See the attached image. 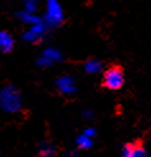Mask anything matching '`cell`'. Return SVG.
Instances as JSON below:
<instances>
[{
    "label": "cell",
    "mask_w": 151,
    "mask_h": 157,
    "mask_svg": "<svg viewBox=\"0 0 151 157\" xmlns=\"http://www.w3.org/2000/svg\"><path fill=\"white\" fill-rule=\"evenodd\" d=\"M0 107L5 112L14 113L22 108V95L13 85H5L0 90Z\"/></svg>",
    "instance_id": "1"
},
{
    "label": "cell",
    "mask_w": 151,
    "mask_h": 157,
    "mask_svg": "<svg viewBox=\"0 0 151 157\" xmlns=\"http://www.w3.org/2000/svg\"><path fill=\"white\" fill-rule=\"evenodd\" d=\"M64 18V13L58 0H48L46 2V13H45L44 23L46 27H58L60 26Z\"/></svg>",
    "instance_id": "2"
},
{
    "label": "cell",
    "mask_w": 151,
    "mask_h": 157,
    "mask_svg": "<svg viewBox=\"0 0 151 157\" xmlns=\"http://www.w3.org/2000/svg\"><path fill=\"white\" fill-rule=\"evenodd\" d=\"M124 84V72L120 67L113 66L108 68L102 76V85L109 90H118Z\"/></svg>",
    "instance_id": "3"
},
{
    "label": "cell",
    "mask_w": 151,
    "mask_h": 157,
    "mask_svg": "<svg viewBox=\"0 0 151 157\" xmlns=\"http://www.w3.org/2000/svg\"><path fill=\"white\" fill-rule=\"evenodd\" d=\"M46 35V25L44 22L30 26V30L23 34V39L30 43H38Z\"/></svg>",
    "instance_id": "4"
},
{
    "label": "cell",
    "mask_w": 151,
    "mask_h": 157,
    "mask_svg": "<svg viewBox=\"0 0 151 157\" xmlns=\"http://www.w3.org/2000/svg\"><path fill=\"white\" fill-rule=\"evenodd\" d=\"M56 86H58L59 91H60L62 94H64V95L74 94V91H76L74 80L68 75H64V76L59 77L56 80Z\"/></svg>",
    "instance_id": "5"
},
{
    "label": "cell",
    "mask_w": 151,
    "mask_h": 157,
    "mask_svg": "<svg viewBox=\"0 0 151 157\" xmlns=\"http://www.w3.org/2000/svg\"><path fill=\"white\" fill-rule=\"evenodd\" d=\"M14 48V40L10 34L6 31L0 30V52L2 53H9Z\"/></svg>",
    "instance_id": "6"
},
{
    "label": "cell",
    "mask_w": 151,
    "mask_h": 157,
    "mask_svg": "<svg viewBox=\"0 0 151 157\" xmlns=\"http://www.w3.org/2000/svg\"><path fill=\"white\" fill-rule=\"evenodd\" d=\"M17 16H18V18L21 19V21H23L24 23H27V25H30V26L42 22L41 18L38 17V16H36L35 13H30V12H26V10L17 13Z\"/></svg>",
    "instance_id": "7"
},
{
    "label": "cell",
    "mask_w": 151,
    "mask_h": 157,
    "mask_svg": "<svg viewBox=\"0 0 151 157\" xmlns=\"http://www.w3.org/2000/svg\"><path fill=\"white\" fill-rule=\"evenodd\" d=\"M84 70H86L87 74H97L102 70V64L99 59H95V58H90L84 63Z\"/></svg>",
    "instance_id": "8"
},
{
    "label": "cell",
    "mask_w": 151,
    "mask_h": 157,
    "mask_svg": "<svg viewBox=\"0 0 151 157\" xmlns=\"http://www.w3.org/2000/svg\"><path fill=\"white\" fill-rule=\"evenodd\" d=\"M76 142H77V146L80 147L81 149H88V148L92 147V144H94L92 138H90V136L84 135L83 133H82L80 136H78Z\"/></svg>",
    "instance_id": "9"
},
{
    "label": "cell",
    "mask_w": 151,
    "mask_h": 157,
    "mask_svg": "<svg viewBox=\"0 0 151 157\" xmlns=\"http://www.w3.org/2000/svg\"><path fill=\"white\" fill-rule=\"evenodd\" d=\"M42 57H45L46 59H49L51 63H54V62H58V61L62 59V53L59 50H56V49H46L44 52Z\"/></svg>",
    "instance_id": "10"
},
{
    "label": "cell",
    "mask_w": 151,
    "mask_h": 157,
    "mask_svg": "<svg viewBox=\"0 0 151 157\" xmlns=\"http://www.w3.org/2000/svg\"><path fill=\"white\" fill-rule=\"evenodd\" d=\"M38 155H40V157H52L55 155V147L49 144V143H44L40 147Z\"/></svg>",
    "instance_id": "11"
},
{
    "label": "cell",
    "mask_w": 151,
    "mask_h": 157,
    "mask_svg": "<svg viewBox=\"0 0 151 157\" xmlns=\"http://www.w3.org/2000/svg\"><path fill=\"white\" fill-rule=\"evenodd\" d=\"M132 157H149L146 149H143L140 146H133V153Z\"/></svg>",
    "instance_id": "12"
},
{
    "label": "cell",
    "mask_w": 151,
    "mask_h": 157,
    "mask_svg": "<svg viewBox=\"0 0 151 157\" xmlns=\"http://www.w3.org/2000/svg\"><path fill=\"white\" fill-rule=\"evenodd\" d=\"M132 153H133V146L132 144H127V146L123 147L120 157H132Z\"/></svg>",
    "instance_id": "13"
},
{
    "label": "cell",
    "mask_w": 151,
    "mask_h": 157,
    "mask_svg": "<svg viewBox=\"0 0 151 157\" xmlns=\"http://www.w3.org/2000/svg\"><path fill=\"white\" fill-rule=\"evenodd\" d=\"M83 134H84V135H87V136H90V138H94L95 134H96V132H95V129H94V128H87V129L83 132Z\"/></svg>",
    "instance_id": "14"
},
{
    "label": "cell",
    "mask_w": 151,
    "mask_h": 157,
    "mask_svg": "<svg viewBox=\"0 0 151 157\" xmlns=\"http://www.w3.org/2000/svg\"><path fill=\"white\" fill-rule=\"evenodd\" d=\"M83 116H84V117H87V119H91V117L94 116V113L91 112V111H84V112H83Z\"/></svg>",
    "instance_id": "15"
},
{
    "label": "cell",
    "mask_w": 151,
    "mask_h": 157,
    "mask_svg": "<svg viewBox=\"0 0 151 157\" xmlns=\"http://www.w3.org/2000/svg\"><path fill=\"white\" fill-rule=\"evenodd\" d=\"M68 157H77V152H70L68 155Z\"/></svg>",
    "instance_id": "16"
},
{
    "label": "cell",
    "mask_w": 151,
    "mask_h": 157,
    "mask_svg": "<svg viewBox=\"0 0 151 157\" xmlns=\"http://www.w3.org/2000/svg\"><path fill=\"white\" fill-rule=\"evenodd\" d=\"M37 0H24V3H36Z\"/></svg>",
    "instance_id": "17"
}]
</instances>
